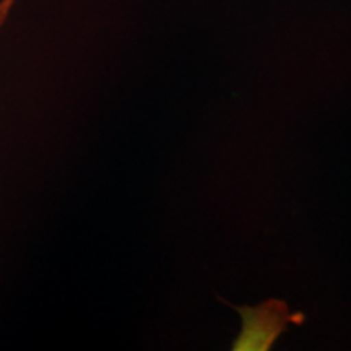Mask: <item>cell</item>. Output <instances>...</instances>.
Segmentation results:
<instances>
[{"label":"cell","instance_id":"obj_2","mask_svg":"<svg viewBox=\"0 0 351 351\" xmlns=\"http://www.w3.org/2000/svg\"><path fill=\"white\" fill-rule=\"evenodd\" d=\"M19 0H0V34L10 20L13 10H15Z\"/></svg>","mask_w":351,"mask_h":351},{"label":"cell","instance_id":"obj_1","mask_svg":"<svg viewBox=\"0 0 351 351\" xmlns=\"http://www.w3.org/2000/svg\"><path fill=\"white\" fill-rule=\"evenodd\" d=\"M234 309L241 317V330L231 346L234 351L270 350L288 327L304 320V315L289 311L287 302L280 300H267L256 306H236Z\"/></svg>","mask_w":351,"mask_h":351}]
</instances>
